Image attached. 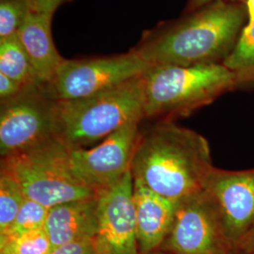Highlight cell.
<instances>
[{
	"instance_id": "cell-18",
	"label": "cell",
	"mask_w": 254,
	"mask_h": 254,
	"mask_svg": "<svg viewBox=\"0 0 254 254\" xmlns=\"http://www.w3.org/2000/svg\"><path fill=\"white\" fill-rule=\"evenodd\" d=\"M26 199L17 182L8 173L0 175V234L6 233L13 224Z\"/></svg>"
},
{
	"instance_id": "cell-8",
	"label": "cell",
	"mask_w": 254,
	"mask_h": 254,
	"mask_svg": "<svg viewBox=\"0 0 254 254\" xmlns=\"http://www.w3.org/2000/svg\"><path fill=\"white\" fill-rule=\"evenodd\" d=\"M166 254H231L218 205L206 190L178 200L173 225L161 246Z\"/></svg>"
},
{
	"instance_id": "cell-9",
	"label": "cell",
	"mask_w": 254,
	"mask_h": 254,
	"mask_svg": "<svg viewBox=\"0 0 254 254\" xmlns=\"http://www.w3.org/2000/svg\"><path fill=\"white\" fill-rule=\"evenodd\" d=\"M139 122H132L91 148L70 150L74 175L100 193L115 186L130 172L140 136Z\"/></svg>"
},
{
	"instance_id": "cell-1",
	"label": "cell",
	"mask_w": 254,
	"mask_h": 254,
	"mask_svg": "<svg viewBox=\"0 0 254 254\" xmlns=\"http://www.w3.org/2000/svg\"><path fill=\"white\" fill-rule=\"evenodd\" d=\"M247 22V4L218 0L146 31L133 50L151 66L222 64Z\"/></svg>"
},
{
	"instance_id": "cell-16",
	"label": "cell",
	"mask_w": 254,
	"mask_h": 254,
	"mask_svg": "<svg viewBox=\"0 0 254 254\" xmlns=\"http://www.w3.org/2000/svg\"><path fill=\"white\" fill-rule=\"evenodd\" d=\"M222 64L236 73L240 87L254 85V21L244 27L236 46Z\"/></svg>"
},
{
	"instance_id": "cell-24",
	"label": "cell",
	"mask_w": 254,
	"mask_h": 254,
	"mask_svg": "<svg viewBox=\"0 0 254 254\" xmlns=\"http://www.w3.org/2000/svg\"><path fill=\"white\" fill-rule=\"evenodd\" d=\"M215 1H218V0H189L187 7H186V13L195 11V10L200 9V8L208 5L212 2H215ZM230 1H236V2H241V3L247 4L249 0H230Z\"/></svg>"
},
{
	"instance_id": "cell-22",
	"label": "cell",
	"mask_w": 254,
	"mask_h": 254,
	"mask_svg": "<svg viewBox=\"0 0 254 254\" xmlns=\"http://www.w3.org/2000/svg\"><path fill=\"white\" fill-rule=\"evenodd\" d=\"M24 88L26 87L20 85L5 74L0 73V102L9 100L17 96Z\"/></svg>"
},
{
	"instance_id": "cell-14",
	"label": "cell",
	"mask_w": 254,
	"mask_h": 254,
	"mask_svg": "<svg viewBox=\"0 0 254 254\" xmlns=\"http://www.w3.org/2000/svg\"><path fill=\"white\" fill-rule=\"evenodd\" d=\"M52 17L50 14L30 10L17 33L37 76L46 85L53 81L65 60L55 46L51 31Z\"/></svg>"
},
{
	"instance_id": "cell-11",
	"label": "cell",
	"mask_w": 254,
	"mask_h": 254,
	"mask_svg": "<svg viewBox=\"0 0 254 254\" xmlns=\"http://www.w3.org/2000/svg\"><path fill=\"white\" fill-rule=\"evenodd\" d=\"M203 190L216 201L228 240L237 249L254 230V169L227 171L214 167Z\"/></svg>"
},
{
	"instance_id": "cell-10",
	"label": "cell",
	"mask_w": 254,
	"mask_h": 254,
	"mask_svg": "<svg viewBox=\"0 0 254 254\" xmlns=\"http://www.w3.org/2000/svg\"><path fill=\"white\" fill-rule=\"evenodd\" d=\"M131 171L98 195L97 254H138Z\"/></svg>"
},
{
	"instance_id": "cell-27",
	"label": "cell",
	"mask_w": 254,
	"mask_h": 254,
	"mask_svg": "<svg viewBox=\"0 0 254 254\" xmlns=\"http://www.w3.org/2000/svg\"></svg>"
},
{
	"instance_id": "cell-2",
	"label": "cell",
	"mask_w": 254,
	"mask_h": 254,
	"mask_svg": "<svg viewBox=\"0 0 254 254\" xmlns=\"http://www.w3.org/2000/svg\"><path fill=\"white\" fill-rule=\"evenodd\" d=\"M213 168L204 136L172 121H162L140 133L130 171L134 180L178 201L203 190Z\"/></svg>"
},
{
	"instance_id": "cell-13",
	"label": "cell",
	"mask_w": 254,
	"mask_h": 254,
	"mask_svg": "<svg viewBox=\"0 0 254 254\" xmlns=\"http://www.w3.org/2000/svg\"><path fill=\"white\" fill-rule=\"evenodd\" d=\"M98 195L49 208L45 229L53 249L95 237L98 230Z\"/></svg>"
},
{
	"instance_id": "cell-26",
	"label": "cell",
	"mask_w": 254,
	"mask_h": 254,
	"mask_svg": "<svg viewBox=\"0 0 254 254\" xmlns=\"http://www.w3.org/2000/svg\"><path fill=\"white\" fill-rule=\"evenodd\" d=\"M164 254V253H162V252H155V253H153V254Z\"/></svg>"
},
{
	"instance_id": "cell-20",
	"label": "cell",
	"mask_w": 254,
	"mask_h": 254,
	"mask_svg": "<svg viewBox=\"0 0 254 254\" xmlns=\"http://www.w3.org/2000/svg\"><path fill=\"white\" fill-rule=\"evenodd\" d=\"M49 208L35 200L26 198L13 224L6 233L0 234H19L27 231L45 227Z\"/></svg>"
},
{
	"instance_id": "cell-3",
	"label": "cell",
	"mask_w": 254,
	"mask_h": 254,
	"mask_svg": "<svg viewBox=\"0 0 254 254\" xmlns=\"http://www.w3.org/2000/svg\"><path fill=\"white\" fill-rule=\"evenodd\" d=\"M144 75V74H143ZM143 75L94 95L55 104V137L69 150L90 148L144 119Z\"/></svg>"
},
{
	"instance_id": "cell-15",
	"label": "cell",
	"mask_w": 254,
	"mask_h": 254,
	"mask_svg": "<svg viewBox=\"0 0 254 254\" xmlns=\"http://www.w3.org/2000/svg\"><path fill=\"white\" fill-rule=\"evenodd\" d=\"M0 73L24 87L44 84L37 76L17 35L0 40Z\"/></svg>"
},
{
	"instance_id": "cell-6",
	"label": "cell",
	"mask_w": 254,
	"mask_h": 254,
	"mask_svg": "<svg viewBox=\"0 0 254 254\" xmlns=\"http://www.w3.org/2000/svg\"><path fill=\"white\" fill-rule=\"evenodd\" d=\"M56 99L48 85L24 88L17 96L1 102V158L32 149L55 137Z\"/></svg>"
},
{
	"instance_id": "cell-17",
	"label": "cell",
	"mask_w": 254,
	"mask_h": 254,
	"mask_svg": "<svg viewBox=\"0 0 254 254\" xmlns=\"http://www.w3.org/2000/svg\"><path fill=\"white\" fill-rule=\"evenodd\" d=\"M52 250L45 227L0 235V254H50Z\"/></svg>"
},
{
	"instance_id": "cell-28",
	"label": "cell",
	"mask_w": 254,
	"mask_h": 254,
	"mask_svg": "<svg viewBox=\"0 0 254 254\" xmlns=\"http://www.w3.org/2000/svg\"><path fill=\"white\" fill-rule=\"evenodd\" d=\"M0 1H3V0H0Z\"/></svg>"
},
{
	"instance_id": "cell-19",
	"label": "cell",
	"mask_w": 254,
	"mask_h": 254,
	"mask_svg": "<svg viewBox=\"0 0 254 254\" xmlns=\"http://www.w3.org/2000/svg\"><path fill=\"white\" fill-rule=\"evenodd\" d=\"M29 11L27 0L0 1V40L17 35Z\"/></svg>"
},
{
	"instance_id": "cell-12",
	"label": "cell",
	"mask_w": 254,
	"mask_h": 254,
	"mask_svg": "<svg viewBox=\"0 0 254 254\" xmlns=\"http://www.w3.org/2000/svg\"><path fill=\"white\" fill-rule=\"evenodd\" d=\"M133 200L139 253H155L171 231L178 201L160 196L137 180H134Z\"/></svg>"
},
{
	"instance_id": "cell-5",
	"label": "cell",
	"mask_w": 254,
	"mask_h": 254,
	"mask_svg": "<svg viewBox=\"0 0 254 254\" xmlns=\"http://www.w3.org/2000/svg\"><path fill=\"white\" fill-rule=\"evenodd\" d=\"M1 172L17 182L26 198L47 208L99 194L74 175L70 150L56 137L20 154L1 158Z\"/></svg>"
},
{
	"instance_id": "cell-21",
	"label": "cell",
	"mask_w": 254,
	"mask_h": 254,
	"mask_svg": "<svg viewBox=\"0 0 254 254\" xmlns=\"http://www.w3.org/2000/svg\"><path fill=\"white\" fill-rule=\"evenodd\" d=\"M50 254H97L94 238L76 240L52 250Z\"/></svg>"
},
{
	"instance_id": "cell-4",
	"label": "cell",
	"mask_w": 254,
	"mask_h": 254,
	"mask_svg": "<svg viewBox=\"0 0 254 254\" xmlns=\"http://www.w3.org/2000/svg\"><path fill=\"white\" fill-rule=\"evenodd\" d=\"M143 77L144 118L163 121L188 116L240 87L236 73L223 64L157 65Z\"/></svg>"
},
{
	"instance_id": "cell-23",
	"label": "cell",
	"mask_w": 254,
	"mask_h": 254,
	"mask_svg": "<svg viewBox=\"0 0 254 254\" xmlns=\"http://www.w3.org/2000/svg\"><path fill=\"white\" fill-rule=\"evenodd\" d=\"M69 1L71 0H27V3L31 11L54 15L57 9Z\"/></svg>"
},
{
	"instance_id": "cell-25",
	"label": "cell",
	"mask_w": 254,
	"mask_h": 254,
	"mask_svg": "<svg viewBox=\"0 0 254 254\" xmlns=\"http://www.w3.org/2000/svg\"><path fill=\"white\" fill-rule=\"evenodd\" d=\"M237 250L243 251L244 254H254V230L241 241Z\"/></svg>"
},
{
	"instance_id": "cell-7",
	"label": "cell",
	"mask_w": 254,
	"mask_h": 254,
	"mask_svg": "<svg viewBox=\"0 0 254 254\" xmlns=\"http://www.w3.org/2000/svg\"><path fill=\"white\" fill-rule=\"evenodd\" d=\"M151 67L133 49L113 56L65 59L48 89L56 100L80 99L141 76Z\"/></svg>"
}]
</instances>
